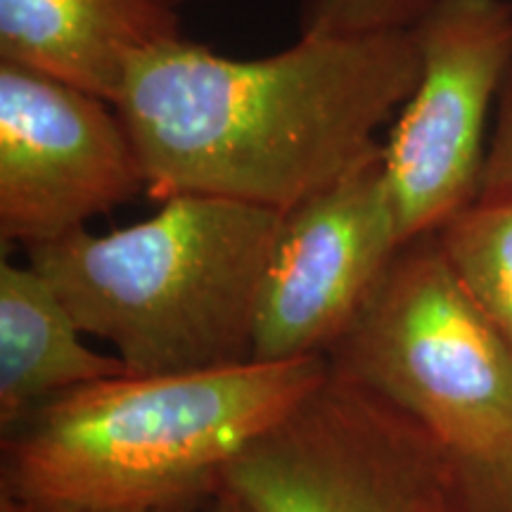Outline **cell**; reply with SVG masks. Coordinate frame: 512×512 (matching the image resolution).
<instances>
[{"label": "cell", "mask_w": 512, "mask_h": 512, "mask_svg": "<svg viewBox=\"0 0 512 512\" xmlns=\"http://www.w3.org/2000/svg\"><path fill=\"white\" fill-rule=\"evenodd\" d=\"M176 36L181 19L157 0H0V62L107 102L133 57Z\"/></svg>", "instance_id": "9"}, {"label": "cell", "mask_w": 512, "mask_h": 512, "mask_svg": "<svg viewBox=\"0 0 512 512\" xmlns=\"http://www.w3.org/2000/svg\"><path fill=\"white\" fill-rule=\"evenodd\" d=\"M444 512H512V441L479 453L448 451Z\"/></svg>", "instance_id": "12"}, {"label": "cell", "mask_w": 512, "mask_h": 512, "mask_svg": "<svg viewBox=\"0 0 512 512\" xmlns=\"http://www.w3.org/2000/svg\"><path fill=\"white\" fill-rule=\"evenodd\" d=\"M434 0H304L302 34L411 29Z\"/></svg>", "instance_id": "13"}, {"label": "cell", "mask_w": 512, "mask_h": 512, "mask_svg": "<svg viewBox=\"0 0 512 512\" xmlns=\"http://www.w3.org/2000/svg\"><path fill=\"white\" fill-rule=\"evenodd\" d=\"M202 512H254V510L249 508L245 501H240L235 494H230L226 489H219L209 498V503L204 505Z\"/></svg>", "instance_id": "16"}, {"label": "cell", "mask_w": 512, "mask_h": 512, "mask_svg": "<svg viewBox=\"0 0 512 512\" xmlns=\"http://www.w3.org/2000/svg\"><path fill=\"white\" fill-rule=\"evenodd\" d=\"M34 266L0 264V432L8 434L57 396L126 375L100 354Z\"/></svg>", "instance_id": "10"}, {"label": "cell", "mask_w": 512, "mask_h": 512, "mask_svg": "<svg viewBox=\"0 0 512 512\" xmlns=\"http://www.w3.org/2000/svg\"><path fill=\"white\" fill-rule=\"evenodd\" d=\"M434 233L467 294L512 349V192H479Z\"/></svg>", "instance_id": "11"}, {"label": "cell", "mask_w": 512, "mask_h": 512, "mask_svg": "<svg viewBox=\"0 0 512 512\" xmlns=\"http://www.w3.org/2000/svg\"><path fill=\"white\" fill-rule=\"evenodd\" d=\"M209 503V501H207ZM200 501H181L169 505H152V508H124V510H79V508H64V510H24L15 503L0 501V512H202L204 505Z\"/></svg>", "instance_id": "15"}, {"label": "cell", "mask_w": 512, "mask_h": 512, "mask_svg": "<svg viewBox=\"0 0 512 512\" xmlns=\"http://www.w3.org/2000/svg\"><path fill=\"white\" fill-rule=\"evenodd\" d=\"M325 358L330 373L389 403L448 451L512 441V349L467 294L437 233L394 254Z\"/></svg>", "instance_id": "4"}, {"label": "cell", "mask_w": 512, "mask_h": 512, "mask_svg": "<svg viewBox=\"0 0 512 512\" xmlns=\"http://www.w3.org/2000/svg\"><path fill=\"white\" fill-rule=\"evenodd\" d=\"M413 31L420 79L382 152L403 245L439 230L479 195L486 124L512 67V3L434 0Z\"/></svg>", "instance_id": "6"}, {"label": "cell", "mask_w": 512, "mask_h": 512, "mask_svg": "<svg viewBox=\"0 0 512 512\" xmlns=\"http://www.w3.org/2000/svg\"><path fill=\"white\" fill-rule=\"evenodd\" d=\"M479 192H512V67L498 93Z\"/></svg>", "instance_id": "14"}, {"label": "cell", "mask_w": 512, "mask_h": 512, "mask_svg": "<svg viewBox=\"0 0 512 512\" xmlns=\"http://www.w3.org/2000/svg\"><path fill=\"white\" fill-rule=\"evenodd\" d=\"M157 3H162V5H166V8H174L176 10L178 3H188V0H157Z\"/></svg>", "instance_id": "17"}, {"label": "cell", "mask_w": 512, "mask_h": 512, "mask_svg": "<svg viewBox=\"0 0 512 512\" xmlns=\"http://www.w3.org/2000/svg\"><path fill=\"white\" fill-rule=\"evenodd\" d=\"M448 451L335 373L226 467L254 512H444Z\"/></svg>", "instance_id": "5"}, {"label": "cell", "mask_w": 512, "mask_h": 512, "mask_svg": "<svg viewBox=\"0 0 512 512\" xmlns=\"http://www.w3.org/2000/svg\"><path fill=\"white\" fill-rule=\"evenodd\" d=\"M145 190L112 102L0 62V238L24 249L86 228Z\"/></svg>", "instance_id": "7"}, {"label": "cell", "mask_w": 512, "mask_h": 512, "mask_svg": "<svg viewBox=\"0 0 512 512\" xmlns=\"http://www.w3.org/2000/svg\"><path fill=\"white\" fill-rule=\"evenodd\" d=\"M382 152L285 211L254 323V361L325 356L403 247Z\"/></svg>", "instance_id": "8"}, {"label": "cell", "mask_w": 512, "mask_h": 512, "mask_svg": "<svg viewBox=\"0 0 512 512\" xmlns=\"http://www.w3.org/2000/svg\"><path fill=\"white\" fill-rule=\"evenodd\" d=\"M415 31L302 34L235 60L176 36L128 62L114 110L164 202L209 195L290 211L382 150L420 79Z\"/></svg>", "instance_id": "1"}, {"label": "cell", "mask_w": 512, "mask_h": 512, "mask_svg": "<svg viewBox=\"0 0 512 512\" xmlns=\"http://www.w3.org/2000/svg\"><path fill=\"white\" fill-rule=\"evenodd\" d=\"M285 211L176 195L150 219L81 228L27 249L83 335L112 344L126 375L254 361L261 285Z\"/></svg>", "instance_id": "3"}, {"label": "cell", "mask_w": 512, "mask_h": 512, "mask_svg": "<svg viewBox=\"0 0 512 512\" xmlns=\"http://www.w3.org/2000/svg\"><path fill=\"white\" fill-rule=\"evenodd\" d=\"M328 373V358L306 356L86 384L3 434L0 501L24 510L207 503L233 458Z\"/></svg>", "instance_id": "2"}]
</instances>
